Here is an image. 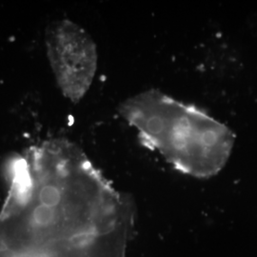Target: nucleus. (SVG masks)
I'll return each mask as SVG.
<instances>
[{
	"label": "nucleus",
	"mask_w": 257,
	"mask_h": 257,
	"mask_svg": "<svg viewBox=\"0 0 257 257\" xmlns=\"http://www.w3.org/2000/svg\"><path fill=\"white\" fill-rule=\"evenodd\" d=\"M120 115L140 139L186 175L206 178L227 164L234 135L206 111L150 89L120 103Z\"/></svg>",
	"instance_id": "nucleus-1"
},
{
	"label": "nucleus",
	"mask_w": 257,
	"mask_h": 257,
	"mask_svg": "<svg viewBox=\"0 0 257 257\" xmlns=\"http://www.w3.org/2000/svg\"><path fill=\"white\" fill-rule=\"evenodd\" d=\"M47 56L55 81L67 99L78 103L89 92L98 54L92 37L69 19L51 23L45 34Z\"/></svg>",
	"instance_id": "nucleus-2"
}]
</instances>
